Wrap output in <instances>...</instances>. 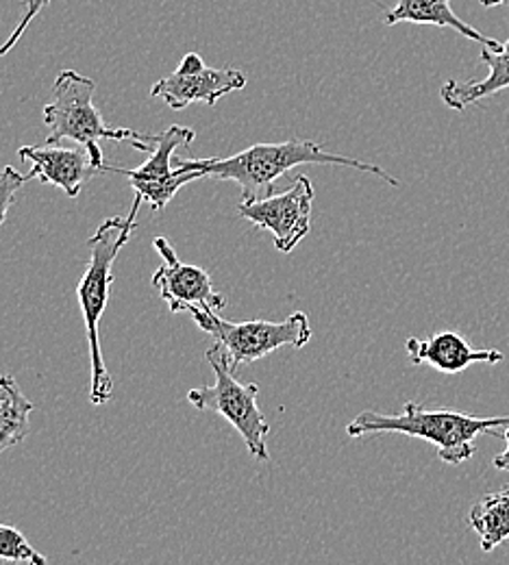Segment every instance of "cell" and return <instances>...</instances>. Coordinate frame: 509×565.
<instances>
[{"instance_id": "14", "label": "cell", "mask_w": 509, "mask_h": 565, "mask_svg": "<svg viewBox=\"0 0 509 565\" xmlns=\"http://www.w3.org/2000/svg\"><path fill=\"white\" fill-rule=\"evenodd\" d=\"M399 22H412V24H432V26H446L457 31L459 35L481 44L490 51H501V44L495 38L484 35L475 26L466 24L457 18V13L450 7V0H399L388 13L385 24H399Z\"/></svg>"}, {"instance_id": "13", "label": "cell", "mask_w": 509, "mask_h": 565, "mask_svg": "<svg viewBox=\"0 0 509 565\" xmlns=\"http://www.w3.org/2000/svg\"><path fill=\"white\" fill-rule=\"evenodd\" d=\"M481 62L488 66V76L481 81H446L439 89V98L446 107L464 111L470 105L495 96L509 87V40L501 51H481Z\"/></svg>"}, {"instance_id": "21", "label": "cell", "mask_w": 509, "mask_h": 565, "mask_svg": "<svg viewBox=\"0 0 509 565\" xmlns=\"http://www.w3.org/2000/svg\"><path fill=\"white\" fill-rule=\"evenodd\" d=\"M484 7H499V4H503V2H508V0H479Z\"/></svg>"}, {"instance_id": "20", "label": "cell", "mask_w": 509, "mask_h": 565, "mask_svg": "<svg viewBox=\"0 0 509 565\" xmlns=\"http://www.w3.org/2000/svg\"><path fill=\"white\" fill-rule=\"evenodd\" d=\"M501 437L508 441V448L495 459V468L497 470H506V472H509V426L501 433Z\"/></svg>"}, {"instance_id": "16", "label": "cell", "mask_w": 509, "mask_h": 565, "mask_svg": "<svg viewBox=\"0 0 509 565\" xmlns=\"http://www.w3.org/2000/svg\"><path fill=\"white\" fill-rule=\"evenodd\" d=\"M35 405L22 394L13 376H0V455L29 435V416Z\"/></svg>"}, {"instance_id": "17", "label": "cell", "mask_w": 509, "mask_h": 565, "mask_svg": "<svg viewBox=\"0 0 509 565\" xmlns=\"http://www.w3.org/2000/svg\"><path fill=\"white\" fill-rule=\"evenodd\" d=\"M0 559L13 562V564L49 565V559L42 553H38L15 526L2 524V522H0Z\"/></svg>"}, {"instance_id": "15", "label": "cell", "mask_w": 509, "mask_h": 565, "mask_svg": "<svg viewBox=\"0 0 509 565\" xmlns=\"http://www.w3.org/2000/svg\"><path fill=\"white\" fill-rule=\"evenodd\" d=\"M470 529L479 535L481 551L492 553L509 540V488L486 494L468 513Z\"/></svg>"}, {"instance_id": "8", "label": "cell", "mask_w": 509, "mask_h": 565, "mask_svg": "<svg viewBox=\"0 0 509 565\" xmlns=\"http://www.w3.org/2000/svg\"><path fill=\"white\" fill-rule=\"evenodd\" d=\"M314 185L307 177H296L286 192L255 203H240V215L255 228L271 231L279 253H291L311 226Z\"/></svg>"}, {"instance_id": "10", "label": "cell", "mask_w": 509, "mask_h": 565, "mask_svg": "<svg viewBox=\"0 0 509 565\" xmlns=\"http://www.w3.org/2000/svg\"><path fill=\"white\" fill-rule=\"evenodd\" d=\"M244 87V72L235 68H208L199 53H188L177 71L150 87V96L161 98L170 109L181 111L192 103H205L214 107L220 98Z\"/></svg>"}, {"instance_id": "1", "label": "cell", "mask_w": 509, "mask_h": 565, "mask_svg": "<svg viewBox=\"0 0 509 565\" xmlns=\"http://www.w3.org/2000/svg\"><path fill=\"white\" fill-rule=\"evenodd\" d=\"M177 168L197 172L201 179L233 181L242 190V203H255L273 196L275 181L288 174L296 166L320 163V166H349L360 172L374 174L385 183L399 188V181L374 163H365L353 157L327 152L316 141L290 140L282 143H255L233 157L219 159H183L174 157Z\"/></svg>"}, {"instance_id": "19", "label": "cell", "mask_w": 509, "mask_h": 565, "mask_svg": "<svg viewBox=\"0 0 509 565\" xmlns=\"http://www.w3.org/2000/svg\"><path fill=\"white\" fill-rule=\"evenodd\" d=\"M51 0H26L24 4H26V11H24V15H22V20L18 22V26L13 29V33L9 35V40L0 46V57H4L18 42H20V38L24 35V31H26V26L33 22V18L49 4Z\"/></svg>"}, {"instance_id": "2", "label": "cell", "mask_w": 509, "mask_h": 565, "mask_svg": "<svg viewBox=\"0 0 509 565\" xmlns=\"http://www.w3.org/2000/svg\"><path fill=\"white\" fill-rule=\"evenodd\" d=\"M145 201L140 196L134 199L127 215H116L105 220L98 231L89 237V264L76 287V298L81 305L87 342H89V361H92V405H105L114 396V381L105 365L98 327L100 318L109 302V291L114 285V264L125 244L131 239L136 228V217Z\"/></svg>"}, {"instance_id": "11", "label": "cell", "mask_w": 509, "mask_h": 565, "mask_svg": "<svg viewBox=\"0 0 509 565\" xmlns=\"http://www.w3.org/2000/svg\"><path fill=\"white\" fill-rule=\"evenodd\" d=\"M20 159L31 166L29 177L51 183L76 199L85 183L103 172L87 148H60V146H22Z\"/></svg>"}, {"instance_id": "3", "label": "cell", "mask_w": 509, "mask_h": 565, "mask_svg": "<svg viewBox=\"0 0 509 565\" xmlns=\"http://www.w3.org/2000/svg\"><path fill=\"white\" fill-rule=\"evenodd\" d=\"M509 426V416L477 418L470 414H459L450 409H425L418 403H405L401 414H377L362 412L347 426L349 437H364L379 433H401L407 437H418L432 441L437 448V457L448 466L466 463L475 452V439L486 433H501Z\"/></svg>"}, {"instance_id": "7", "label": "cell", "mask_w": 509, "mask_h": 565, "mask_svg": "<svg viewBox=\"0 0 509 565\" xmlns=\"http://www.w3.org/2000/svg\"><path fill=\"white\" fill-rule=\"evenodd\" d=\"M194 138L197 134L188 127H170L163 134L155 136L152 140L155 148L140 168H116L105 163V172L125 174L136 196H140L145 203H148L150 210L163 212L166 205L177 196V192L183 185L201 179L197 172H188L181 168L172 170L174 150L179 146H190Z\"/></svg>"}, {"instance_id": "12", "label": "cell", "mask_w": 509, "mask_h": 565, "mask_svg": "<svg viewBox=\"0 0 509 565\" xmlns=\"http://www.w3.org/2000/svg\"><path fill=\"white\" fill-rule=\"evenodd\" d=\"M405 351L414 365L427 363L444 374L464 372L475 363L497 365L506 359V354L497 349H475L468 340H464L455 331H439L427 340L410 338L405 342Z\"/></svg>"}, {"instance_id": "6", "label": "cell", "mask_w": 509, "mask_h": 565, "mask_svg": "<svg viewBox=\"0 0 509 565\" xmlns=\"http://www.w3.org/2000/svg\"><path fill=\"white\" fill-rule=\"evenodd\" d=\"M197 327L216 340V347L229 359L231 367L251 365L279 349H303L311 340V327L305 311H294L282 322L248 320L229 322L216 311H192Z\"/></svg>"}, {"instance_id": "5", "label": "cell", "mask_w": 509, "mask_h": 565, "mask_svg": "<svg viewBox=\"0 0 509 565\" xmlns=\"http://www.w3.org/2000/svg\"><path fill=\"white\" fill-rule=\"evenodd\" d=\"M210 361L216 383L212 387H194L188 392L190 405L201 412L220 414L226 423L242 435L248 452L257 461H268L271 452L266 446V437L271 433V424L257 405L259 387L255 383H242L235 379V370L219 347L205 353Z\"/></svg>"}, {"instance_id": "9", "label": "cell", "mask_w": 509, "mask_h": 565, "mask_svg": "<svg viewBox=\"0 0 509 565\" xmlns=\"http://www.w3.org/2000/svg\"><path fill=\"white\" fill-rule=\"evenodd\" d=\"M155 250L161 255V266L152 275V287L172 313L181 311H216L226 309L229 300L214 289L210 273L199 266L183 264L166 237H155Z\"/></svg>"}, {"instance_id": "18", "label": "cell", "mask_w": 509, "mask_h": 565, "mask_svg": "<svg viewBox=\"0 0 509 565\" xmlns=\"http://www.w3.org/2000/svg\"><path fill=\"white\" fill-rule=\"evenodd\" d=\"M31 181L29 174H20L15 168L11 166H4L2 172H0V226L4 224L7 220V213L11 210L13 201H15V194L18 190Z\"/></svg>"}, {"instance_id": "4", "label": "cell", "mask_w": 509, "mask_h": 565, "mask_svg": "<svg viewBox=\"0 0 509 565\" xmlns=\"http://www.w3.org/2000/svg\"><path fill=\"white\" fill-rule=\"evenodd\" d=\"M94 92L96 85L92 78L76 71L60 72V76L55 78L53 98L44 107V125L49 127L46 143L57 146L64 140L81 143L89 150L103 172L105 161L98 148L100 140L131 141L138 150L152 152L148 141L155 140V136L138 134L134 129H109L103 122V116L94 105Z\"/></svg>"}]
</instances>
